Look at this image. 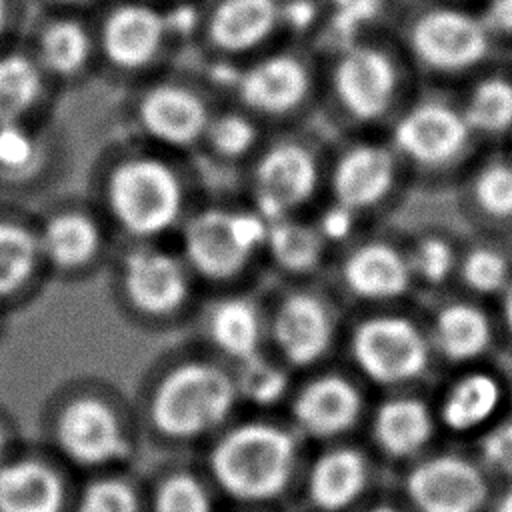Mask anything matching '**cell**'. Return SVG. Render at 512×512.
<instances>
[{
    "instance_id": "6da1fadb",
    "label": "cell",
    "mask_w": 512,
    "mask_h": 512,
    "mask_svg": "<svg viewBox=\"0 0 512 512\" xmlns=\"http://www.w3.org/2000/svg\"><path fill=\"white\" fill-rule=\"evenodd\" d=\"M402 160L412 186L450 190L480 156L484 146L462 114L456 92L420 86L384 130Z\"/></svg>"
},
{
    "instance_id": "7a4b0ae2",
    "label": "cell",
    "mask_w": 512,
    "mask_h": 512,
    "mask_svg": "<svg viewBox=\"0 0 512 512\" xmlns=\"http://www.w3.org/2000/svg\"><path fill=\"white\" fill-rule=\"evenodd\" d=\"M394 36L424 86L454 90L502 56L476 6L460 0L412 2L402 12Z\"/></svg>"
},
{
    "instance_id": "3957f363",
    "label": "cell",
    "mask_w": 512,
    "mask_h": 512,
    "mask_svg": "<svg viewBox=\"0 0 512 512\" xmlns=\"http://www.w3.org/2000/svg\"><path fill=\"white\" fill-rule=\"evenodd\" d=\"M298 434L268 420H246L218 432L208 452V474L216 488L240 504L280 498L298 468Z\"/></svg>"
},
{
    "instance_id": "277c9868",
    "label": "cell",
    "mask_w": 512,
    "mask_h": 512,
    "mask_svg": "<svg viewBox=\"0 0 512 512\" xmlns=\"http://www.w3.org/2000/svg\"><path fill=\"white\" fill-rule=\"evenodd\" d=\"M348 352L358 376L382 392L430 386L438 366L422 308H370L350 330Z\"/></svg>"
},
{
    "instance_id": "5b68a950",
    "label": "cell",
    "mask_w": 512,
    "mask_h": 512,
    "mask_svg": "<svg viewBox=\"0 0 512 512\" xmlns=\"http://www.w3.org/2000/svg\"><path fill=\"white\" fill-rule=\"evenodd\" d=\"M420 86L394 34H370L340 48L332 66V92L346 118L382 132Z\"/></svg>"
},
{
    "instance_id": "8992f818",
    "label": "cell",
    "mask_w": 512,
    "mask_h": 512,
    "mask_svg": "<svg viewBox=\"0 0 512 512\" xmlns=\"http://www.w3.org/2000/svg\"><path fill=\"white\" fill-rule=\"evenodd\" d=\"M240 402L234 374L210 360L170 366L148 398V420L172 442H194L220 432Z\"/></svg>"
},
{
    "instance_id": "52a82bcc",
    "label": "cell",
    "mask_w": 512,
    "mask_h": 512,
    "mask_svg": "<svg viewBox=\"0 0 512 512\" xmlns=\"http://www.w3.org/2000/svg\"><path fill=\"white\" fill-rule=\"evenodd\" d=\"M104 204L122 232L138 242H150L182 224L186 188L166 160L138 154L108 170Z\"/></svg>"
},
{
    "instance_id": "ba28073f",
    "label": "cell",
    "mask_w": 512,
    "mask_h": 512,
    "mask_svg": "<svg viewBox=\"0 0 512 512\" xmlns=\"http://www.w3.org/2000/svg\"><path fill=\"white\" fill-rule=\"evenodd\" d=\"M446 444L468 446L512 410V378L498 360L440 372L430 386Z\"/></svg>"
},
{
    "instance_id": "9c48e42d",
    "label": "cell",
    "mask_w": 512,
    "mask_h": 512,
    "mask_svg": "<svg viewBox=\"0 0 512 512\" xmlns=\"http://www.w3.org/2000/svg\"><path fill=\"white\" fill-rule=\"evenodd\" d=\"M268 226L254 208H202L182 220L180 256L204 280H230L264 250Z\"/></svg>"
},
{
    "instance_id": "30bf717a",
    "label": "cell",
    "mask_w": 512,
    "mask_h": 512,
    "mask_svg": "<svg viewBox=\"0 0 512 512\" xmlns=\"http://www.w3.org/2000/svg\"><path fill=\"white\" fill-rule=\"evenodd\" d=\"M496 484L468 446L442 444L402 474V504L410 512H486Z\"/></svg>"
},
{
    "instance_id": "8fae6325",
    "label": "cell",
    "mask_w": 512,
    "mask_h": 512,
    "mask_svg": "<svg viewBox=\"0 0 512 512\" xmlns=\"http://www.w3.org/2000/svg\"><path fill=\"white\" fill-rule=\"evenodd\" d=\"M422 316L438 374L500 358L494 304L448 290L426 298Z\"/></svg>"
},
{
    "instance_id": "7c38bea8",
    "label": "cell",
    "mask_w": 512,
    "mask_h": 512,
    "mask_svg": "<svg viewBox=\"0 0 512 512\" xmlns=\"http://www.w3.org/2000/svg\"><path fill=\"white\" fill-rule=\"evenodd\" d=\"M52 440L62 458L84 470L116 466L132 450L120 412L96 394H76L56 410Z\"/></svg>"
},
{
    "instance_id": "4fadbf2b",
    "label": "cell",
    "mask_w": 512,
    "mask_h": 512,
    "mask_svg": "<svg viewBox=\"0 0 512 512\" xmlns=\"http://www.w3.org/2000/svg\"><path fill=\"white\" fill-rule=\"evenodd\" d=\"M408 186L410 176L384 132L350 144L330 172L332 202L362 218L392 206Z\"/></svg>"
},
{
    "instance_id": "5bb4252c",
    "label": "cell",
    "mask_w": 512,
    "mask_h": 512,
    "mask_svg": "<svg viewBox=\"0 0 512 512\" xmlns=\"http://www.w3.org/2000/svg\"><path fill=\"white\" fill-rule=\"evenodd\" d=\"M430 386L382 392L368 412L370 442L384 460L404 468L444 442Z\"/></svg>"
},
{
    "instance_id": "9a60e30c",
    "label": "cell",
    "mask_w": 512,
    "mask_h": 512,
    "mask_svg": "<svg viewBox=\"0 0 512 512\" xmlns=\"http://www.w3.org/2000/svg\"><path fill=\"white\" fill-rule=\"evenodd\" d=\"M190 280L192 272L180 254L150 242H136L118 266L124 300L150 318H166L182 310L190 298Z\"/></svg>"
},
{
    "instance_id": "2e32d148",
    "label": "cell",
    "mask_w": 512,
    "mask_h": 512,
    "mask_svg": "<svg viewBox=\"0 0 512 512\" xmlns=\"http://www.w3.org/2000/svg\"><path fill=\"white\" fill-rule=\"evenodd\" d=\"M340 280L352 298L370 308L414 304L418 296L404 238H368L354 244L340 264Z\"/></svg>"
},
{
    "instance_id": "e0dca14e",
    "label": "cell",
    "mask_w": 512,
    "mask_h": 512,
    "mask_svg": "<svg viewBox=\"0 0 512 512\" xmlns=\"http://www.w3.org/2000/svg\"><path fill=\"white\" fill-rule=\"evenodd\" d=\"M466 232L512 240V152L484 148L452 188Z\"/></svg>"
},
{
    "instance_id": "ac0fdd59",
    "label": "cell",
    "mask_w": 512,
    "mask_h": 512,
    "mask_svg": "<svg viewBox=\"0 0 512 512\" xmlns=\"http://www.w3.org/2000/svg\"><path fill=\"white\" fill-rule=\"evenodd\" d=\"M320 170L314 152L292 140L266 148L252 170L254 210L268 222L296 216L314 196Z\"/></svg>"
},
{
    "instance_id": "d6986e66",
    "label": "cell",
    "mask_w": 512,
    "mask_h": 512,
    "mask_svg": "<svg viewBox=\"0 0 512 512\" xmlns=\"http://www.w3.org/2000/svg\"><path fill=\"white\" fill-rule=\"evenodd\" d=\"M366 410V398L356 380L320 374L294 392L292 430L310 440L334 442L350 434L364 420Z\"/></svg>"
},
{
    "instance_id": "ffe728a7",
    "label": "cell",
    "mask_w": 512,
    "mask_h": 512,
    "mask_svg": "<svg viewBox=\"0 0 512 512\" xmlns=\"http://www.w3.org/2000/svg\"><path fill=\"white\" fill-rule=\"evenodd\" d=\"M334 334L336 322L330 306L312 292L282 296L268 320V336L288 368L318 364L332 348Z\"/></svg>"
},
{
    "instance_id": "44dd1931",
    "label": "cell",
    "mask_w": 512,
    "mask_h": 512,
    "mask_svg": "<svg viewBox=\"0 0 512 512\" xmlns=\"http://www.w3.org/2000/svg\"><path fill=\"white\" fill-rule=\"evenodd\" d=\"M170 38L164 10L144 0L114 4L104 14L98 30V46L104 58L122 72L150 66Z\"/></svg>"
},
{
    "instance_id": "7402d4cb",
    "label": "cell",
    "mask_w": 512,
    "mask_h": 512,
    "mask_svg": "<svg viewBox=\"0 0 512 512\" xmlns=\"http://www.w3.org/2000/svg\"><path fill=\"white\" fill-rule=\"evenodd\" d=\"M232 88L240 104L260 116H286L312 92V76L302 58L288 52L268 54L234 74Z\"/></svg>"
},
{
    "instance_id": "603a6c76",
    "label": "cell",
    "mask_w": 512,
    "mask_h": 512,
    "mask_svg": "<svg viewBox=\"0 0 512 512\" xmlns=\"http://www.w3.org/2000/svg\"><path fill=\"white\" fill-rule=\"evenodd\" d=\"M210 110L204 98L182 84H156L136 104V124L152 142L186 150L202 142Z\"/></svg>"
},
{
    "instance_id": "cb8c5ba5",
    "label": "cell",
    "mask_w": 512,
    "mask_h": 512,
    "mask_svg": "<svg viewBox=\"0 0 512 512\" xmlns=\"http://www.w3.org/2000/svg\"><path fill=\"white\" fill-rule=\"evenodd\" d=\"M464 118L484 148L512 142V60L502 54L454 88Z\"/></svg>"
},
{
    "instance_id": "d4e9b609",
    "label": "cell",
    "mask_w": 512,
    "mask_h": 512,
    "mask_svg": "<svg viewBox=\"0 0 512 512\" xmlns=\"http://www.w3.org/2000/svg\"><path fill=\"white\" fill-rule=\"evenodd\" d=\"M372 480L370 458L356 446H330L306 472L308 502L320 512L354 508Z\"/></svg>"
},
{
    "instance_id": "484cf974",
    "label": "cell",
    "mask_w": 512,
    "mask_h": 512,
    "mask_svg": "<svg viewBox=\"0 0 512 512\" xmlns=\"http://www.w3.org/2000/svg\"><path fill=\"white\" fill-rule=\"evenodd\" d=\"M202 28L218 52L248 54L280 30V0H216Z\"/></svg>"
},
{
    "instance_id": "4316f807",
    "label": "cell",
    "mask_w": 512,
    "mask_h": 512,
    "mask_svg": "<svg viewBox=\"0 0 512 512\" xmlns=\"http://www.w3.org/2000/svg\"><path fill=\"white\" fill-rule=\"evenodd\" d=\"M464 232L428 224L404 238V248L418 296H438L454 290Z\"/></svg>"
},
{
    "instance_id": "83f0119b",
    "label": "cell",
    "mask_w": 512,
    "mask_h": 512,
    "mask_svg": "<svg viewBox=\"0 0 512 512\" xmlns=\"http://www.w3.org/2000/svg\"><path fill=\"white\" fill-rule=\"evenodd\" d=\"M66 484L60 472L32 456L0 464V512H64Z\"/></svg>"
},
{
    "instance_id": "f1b7e54d",
    "label": "cell",
    "mask_w": 512,
    "mask_h": 512,
    "mask_svg": "<svg viewBox=\"0 0 512 512\" xmlns=\"http://www.w3.org/2000/svg\"><path fill=\"white\" fill-rule=\"evenodd\" d=\"M512 282V240L464 232L454 290L494 304Z\"/></svg>"
},
{
    "instance_id": "f546056e",
    "label": "cell",
    "mask_w": 512,
    "mask_h": 512,
    "mask_svg": "<svg viewBox=\"0 0 512 512\" xmlns=\"http://www.w3.org/2000/svg\"><path fill=\"white\" fill-rule=\"evenodd\" d=\"M266 334L268 322L248 298H222L214 302L206 314V336L210 344L236 364L262 354Z\"/></svg>"
},
{
    "instance_id": "4dcf8cb0",
    "label": "cell",
    "mask_w": 512,
    "mask_h": 512,
    "mask_svg": "<svg viewBox=\"0 0 512 512\" xmlns=\"http://www.w3.org/2000/svg\"><path fill=\"white\" fill-rule=\"evenodd\" d=\"M42 260L58 270H78L96 260L102 250L98 222L78 210H64L48 216L36 230Z\"/></svg>"
},
{
    "instance_id": "1f68e13d",
    "label": "cell",
    "mask_w": 512,
    "mask_h": 512,
    "mask_svg": "<svg viewBox=\"0 0 512 512\" xmlns=\"http://www.w3.org/2000/svg\"><path fill=\"white\" fill-rule=\"evenodd\" d=\"M94 52V36L88 26L72 16L48 20L36 40V62L44 74L72 78L80 74Z\"/></svg>"
},
{
    "instance_id": "d6a6232c",
    "label": "cell",
    "mask_w": 512,
    "mask_h": 512,
    "mask_svg": "<svg viewBox=\"0 0 512 512\" xmlns=\"http://www.w3.org/2000/svg\"><path fill=\"white\" fill-rule=\"evenodd\" d=\"M264 250L288 274L314 272L328 250V242L314 222L286 216L270 222Z\"/></svg>"
},
{
    "instance_id": "836d02e7",
    "label": "cell",
    "mask_w": 512,
    "mask_h": 512,
    "mask_svg": "<svg viewBox=\"0 0 512 512\" xmlns=\"http://www.w3.org/2000/svg\"><path fill=\"white\" fill-rule=\"evenodd\" d=\"M44 90V72L34 56L0 54V124L26 122Z\"/></svg>"
},
{
    "instance_id": "e575fe53",
    "label": "cell",
    "mask_w": 512,
    "mask_h": 512,
    "mask_svg": "<svg viewBox=\"0 0 512 512\" xmlns=\"http://www.w3.org/2000/svg\"><path fill=\"white\" fill-rule=\"evenodd\" d=\"M42 262L38 232L0 218V300L22 292Z\"/></svg>"
},
{
    "instance_id": "d590c367",
    "label": "cell",
    "mask_w": 512,
    "mask_h": 512,
    "mask_svg": "<svg viewBox=\"0 0 512 512\" xmlns=\"http://www.w3.org/2000/svg\"><path fill=\"white\" fill-rule=\"evenodd\" d=\"M234 382L238 398L256 406H272L290 390L288 366L280 360H268L262 354L238 364Z\"/></svg>"
},
{
    "instance_id": "8d00e7d4",
    "label": "cell",
    "mask_w": 512,
    "mask_h": 512,
    "mask_svg": "<svg viewBox=\"0 0 512 512\" xmlns=\"http://www.w3.org/2000/svg\"><path fill=\"white\" fill-rule=\"evenodd\" d=\"M324 16L338 50L370 36L388 10V0H322Z\"/></svg>"
},
{
    "instance_id": "74e56055",
    "label": "cell",
    "mask_w": 512,
    "mask_h": 512,
    "mask_svg": "<svg viewBox=\"0 0 512 512\" xmlns=\"http://www.w3.org/2000/svg\"><path fill=\"white\" fill-rule=\"evenodd\" d=\"M202 142L224 160H238L258 144V126L250 114L218 112L210 114Z\"/></svg>"
},
{
    "instance_id": "f35d334b",
    "label": "cell",
    "mask_w": 512,
    "mask_h": 512,
    "mask_svg": "<svg viewBox=\"0 0 512 512\" xmlns=\"http://www.w3.org/2000/svg\"><path fill=\"white\" fill-rule=\"evenodd\" d=\"M150 512H214V502L202 478L188 470H174L156 484Z\"/></svg>"
},
{
    "instance_id": "ab89813d",
    "label": "cell",
    "mask_w": 512,
    "mask_h": 512,
    "mask_svg": "<svg viewBox=\"0 0 512 512\" xmlns=\"http://www.w3.org/2000/svg\"><path fill=\"white\" fill-rule=\"evenodd\" d=\"M496 486L512 482V410L468 444Z\"/></svg>"
},
{
    "instance_id": "60d3db41",
    "label": "cell",
    "mask_w": 512,
    "mask_h": 512,
    "mask_svg": "<svg viewBox=\"0 0 512 512\" xmlns=\"http://www.w3.org/2000/svg\"><path fill=\"white\" fill-rule=\"evenodd\" d=\"M72 512H142L134 486L118 476H98L78 494Z\"/></svg>"
},
{
    "instance_id": "b9f144b4",
    "label": "cell",
    "mask_w": 512,
    "mask_h": 512,
    "mask_svg": "<svg viewBox=\"0 0 512 512\" xmlns=\"http://www.w3.org/2000/svg\"><path fill=\"white\" fill-rule=\"evenodd\" d=\"M40 160V142L26 122L0 124V174L26 176Z\"/></svg>"
},
{
    "instance_id": "7bdbcfd3",
    "label": "cell",
    "mask_w": 512,
    "mask_h": 512,
    "mask_svg": "<svg viewBox=\"0 0 512 512\" xmlns=\"http://www.w3.org/2000/svg\"><path fill=\"white\" fill-rule=\"evenodd\" d=\"M476 10L500 54L512 52V0H478Z\"/></svg>"
},
{
    "instance_id": "ee69618b",
    "label": "cell",
    "mask_w": 512,
    "mask_h": 512,
    "mask_svg": "<svg viewBox=\"0 0 512 512\" xmlns=\"http://www.w3.org/2000/svg\"><path fill=\"white\" fill-rule=\"evenodd\" d=\"M324 16L322 0H280V28L306 32Z\"/></svg>"
},
{
    "instance_id": "f6af8a7d",
    "label": "cell",
    "mask_w": 512,
    "mask_h": 512,
    "mask_svg": "<svg viewBox=\"0 0 512 512\" xmlns=\"http://www.w3.org/2000/svg\"><path fill=\"white\" fill-rule=\"evenodd\" d=\"M362 216H358L356 212L332 202L330 208H326L322 212V216L314 222L318 226V230L322 232V236L326 238V242H340V240H348L354 236V232L360 226Z\"/></svg>"
},
{
    "instance_id": "bcb514c9",
    "label": "cell",
    "mask_w": 512,
    "mask_h": 512,
    "mask_svg": "<svg viewBox=\"0 0 512 512\" xmlns=\"http://www.w3.org/2000/svg\"><path fill=\"white\" fill-rule=\"evenodd\" d=\"M494 314L498 324L500 358H506L512 362V282L494 302Z\"/></svg>"
},
{
    "instance_id": "7dc6e473",
    "label": "cell",
    "mask_w": 512,
    "mask_h": 512,
    "mask_svg": "<svg viewBox=\"0 0 512 512\" xmlns=\"http://www.w3.org/2000/svg\"><path fill=\"white\" fill-rule=\"evenodd\" d=\"M486 512H512V482L496 486Z\"/></svg>"
},
{
    "instance_id": "c3c4849f",
    "label": "cell",
    "mask_w": 512,
    "mask_h": 512,
    "mask_svg": "<svg viewBox=\"0 0 512 512\" xmlns=\"http://www.w3.org/2000/svg\"><path fill=\"white\" fill-rule=\"evenodd\" d=\"M14 10H16L14 0H0V40L8 34V30L12 26Z\"/></svg>"
},
{
    "instance_id": "681fc988",
    "label": "cell",
    "mask_w": 512,
    "mask_h": 512,
    "mask_svg": "<svg viewBox=\"0 0 512 512\" xmlns=\"http://www.w3.org/2000/svg\"><path fill=\"white\" fill-rule=\"evenodd\" d=\"M358 512H410V510L404 504H396V502H374L360 508Z\"/></svg>"
},
{
    "instance_id": "f907efd6",
    "label": "cell",
    "mask_w": 512,
    "mask_h": 512,
    "mask_svg": "<svg viewBox=\"0 0 512 512\" xmlns=\"http://www.w3.org/2000/svg\"><path fill=\"white\" fill-rule=\"evenodd\" d=\"M6 452H8V434L0 424V464L6 460Z\"/></svg>"
},
{
    "instance_id": "816d5d0a",
    "label": "cell",
    "mask_w": 512,
    "mask_h": 512,
    "mask_svg": "<svg viewBox=\"0 0 512 512\" xmlns=\"http://www.w3.org/2000/svg\"><path fill=\"white\" fill-rule=\"evenodd\" d=\"M50 2H54L58 6H84V4H90L94 0H50Z\"/></svg>"
},
{
    "instance_id": "f5cc1de1",
    "label": "cell",
    "mask_w": 512,
    "mask_h": 512,
    "mask_svg": "<svg viewBox=\"0 0 512 512\" xmlns=\"http://www.w3.org/2000/svg\"><path fill=\"white\" fill-rule=\"evenodd\" d=\"M460 2H470V4H476L478 0H460Z\"/></svg>"
},
{
    "instance_id": "db71d44e",
    "label": "cell",
    "mask_w": 512,
    "mask_h": 512,
    "mask_svg": "<svg viewBox=\"0 0 512 512\" xmlns=\"http://www.w3.org/2000/svg\"><path fill=\"white\" fill-rule=\"evenodd\" d=\"M506 148H508V150H510V152H512V142H510V144H508V146H506Z\"/></svg>"
},
{
    "instance_id": "11a10c76",
    "label": "cell",
    "mask_w": 512,
    "mask_h": 512,
    "mask_svg": "<svg viewBox=\"0 0 512 512\" xmlns=\"http://www.w3.org/2000/svg\"><path fill=\"white\" fill-rule=\"evenodd\" d=\"M506 56H508V58H510V60H512V52H510V54H506Z\"/></svg>"
}]
</instances>
